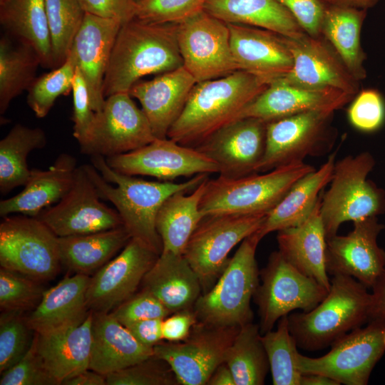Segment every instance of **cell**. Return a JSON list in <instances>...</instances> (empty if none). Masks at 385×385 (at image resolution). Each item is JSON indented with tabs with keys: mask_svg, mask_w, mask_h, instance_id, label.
<instances>
[{
	"mask_svg": "<svg viewBox=\"0 0 385 385\" xmlns=\"http://www.w3.org/2000/svg\"><path fill=\"white\" fill-rule=\"evenodd\" d=\"M334 113L309 111L267 122L265 150L257 173L330 153L337 138L331 125Z\"/></svg>",
	"mask_w": 385,
	"mask_h": 385,
	"instance_id": "cell-10",
	"label": "cell"
},
{
	"mask_svg": "<svg viewBox=\"0 0 385 385\" xmlns=\"http://www.w3.org/2000/svg\"><path fill=\"white\" fill-rule=\"evenodd\" d=\"M105 158L112 169L120 173L151 176L163 181L219 172L217 165L196 148L168 138H156L137 150Z\"/></svg>",
	"mask_w": 385,
	"mask_h": 385,
	"instance_id": "cell-18",
	"label": "cell"
},
{
	"mask_svg": "<svg viewBox=\"0 0 385 385\" xmlns=\"http://www.w3.org/2000/svg\"><path fill=\"white\" fill-rule=\"evenodd\" d=\"M155 139L145 114L129 93H117L106 98L80 148L81 153L108 158L137 150Z\"/></svg>",
	"mask_w": 385,
	"mask_h": 385,
	"instance_id": "cell-14",
	"label": "cell"
},
{
	"mask_svg": "<svg viewBox=\"0 0 385 385\" xmlns=\"http://www.w3.org/2000/svg\"><path fill=\"white\" fill-rule=\"evenodd\" d=\"M375 164L368 151L335 162L329 188L322 192L320 205L327 240L346 222L385 213V190L367 179Z\"/></svg>",
	"mask_w": 385,
	"mask_h": 385,
	"instance_id": "cell-7",
	"label": "cell"
},
{
	"mask_svg": "<svg viewBox=\"0 0 385 385\" xmlns=\"http://www.w3.org/2000/svg\"><path fill=\"white\" fill-rule=\"evenodd\" d=\"M106 378V385H180L170 365L154 354Z\"/></svg>",
	"mask_w": 385,
	"mask_h": 385,
	"instance_id": "cell-46",
	"label": "cell"
},
{
	"mask_svg": "<svg viewBox=\"0 0 385 385\" xmlns=\"http://www.w3.org/2000/svg\"><path fill=\"white\" fill-rule=\"evenodd\" d=\"M159 254L135 238L90 278L86 306L93 312H111L135 294Z\"/></svg>",
	"mask_w": 385,
	"mask_h": 385,
	"instance_id": "cell-17",
	"label": "cell"
},
{
	"mask_svg": "<svg viewBox=\"0 0 385 385\" xmlns=\"http://www.w3.org/2000/svg\"><path fill=\"white\" fill-rule=\"evenodd\" d=\"M46 135L41 128L16 124L0 140V192L5 195L24 186L31 170L27 158L34 150L44 148Z\"/></svg>",
	"mask_w": 385,
	"mask_h": 385,
	"instance_id": "cell-38",
	"label": "cell"
},
{
	"mask_svg": "<svg viewBox=\"0 0 385 385\" xmlns=\"http://www.w3.org/2000/svg\"><path fill=\"white\" fill-rule=\"evenodd\" d=\"M0 23L10 35L35 50L42 66L53 68L45 0H5L0 4Z\"/></svg>",
	"mask_w": 385,
	"mask_h": 385,
	"instance_id": "cell-35",
	"label": "cell"
},
{
	"mask_svg": "<svg viewBox=\"0 0 385 385\" xmlns=\"http://www.w3.org/2000/svg\"><path fill=\"white\" fill-rule=\"evenodd\" d=\"M76 159L60 154L46 170L31 169L24 189L16 195L0 202V215L4 217L20 214L36 217L43 210L59 202L71 188Z\"/></svg>",
	"mask_w": 385,
	"mask_h": 385,
	"instance_id": "cell-27",
	"label": "cell"
},
{
	"mask_svg": "<svg viewBox=\"0 0 385 385\" xmlns=\"http://www.w3.org/2000/svg\"><path fill=\"white\" fill-rule=\"evenodd\" d=\"M64 385H106V375L88 369L65 381Z\"/></svg>",
	"mask_w": 385,
	"mask_h": 385,
	"instance_id": "cell-57",
	"label": "cell"
},
{
	"mask_svg": "<svg viewBox=\"0 0 385 385\" xmlns=\"http://www.w3.org/2000/svg\"><path fill=\"white\" fill-rule=\"evenodd\" d=\"M5 0H0V4L3 3Z\"/></svg>",
	"mask_w": 385,
	"mask_h": 385,
	"instance_id": "cell-61",
	"label": "cell"
},
{
	"mask_svg": "<svg viewBox=\"0 0 385 385\" xmlns=\"http://www.w3.org/2000/svg\"><path fill=\"white\" fill-rule=\"evenodd\" d=\"M136 1H138V0H135Z\"/></svg>",
	"mask_w": 385,
	"mask_h": 385,
	"instance_id": "cell-62",
	"label": "cell"
},
{
	"mask_svg": "<svg viewBox=\"0 0 385 385\" xmlns=\"http://www.w3.org/2000/svg\"><path fill=\"white\" fill-rule=\"evenodd\" d=\"M227 24L231 51L238 70L268 84L289 72L293 61L284 36L260 28Z\"/></svg>",
	"mask_w": 385,
	"mask_h": 385,
	"instance_id": "cell-24",
	"label": "cell"
},
{
	"mask_svg": "<svg viewBox=\"0 0 385 385\" xmlns=\"http://www.w3.org/2000/svg\"><path fill=\"white\" fill-rule=\"evenodd\" d=\"M267 86L264 80L242 70L196 83L167 137L180 145L197 147L216 130L238 119Z\"/></svg>",
	"mask_w": 385,
	"mask_h": 385,
	"instance_id": "cell-2",
	"label": "cell"
},
{
	"mask_svg": "<svg viewBox=\"0 0 385 385\" xmlns=\"http://www.w3.org/2000/svg\"><path fill=\"white\" fill-rule=\"evenodd\" d=\"M276 330L261 335L267 355L270 371L274 385H300L301 372L296 365L299 352L297 345L291 334L288 315L280 318Z\"/></svg>",
	"mask_w": 385,
	"mask_h": 385,
	"instance_id": "cell-41",
	"label": "cell"
},
{
	"mask_svg": "<svg viewBox=\"0 0 385 385\" xmlns=\"http://www.w3.org/2000/svg\"><path fill=\"white\" fill-rule=\"evenodd\" d=\"M45 5L54 68L66 60L86 12L79 0H45Z\"/></svg>",
	"mask_w": 385,
	"mask_h": 385,
	"instance_id": "cell-42",
	"label": "cell"
},
{
	"mask_svg": "<svg viewBox=\"0 0 385 385\" xmlns=\"http://www.w3.org/2000/svg\"><path fill=\"white\" fill-rule=\"evenodd\" d=\"M203 10L227 24L260 28L285 38L307 34L277 0H207Z\"/></svg>",
	"mask_w": 385,
	"mask_h": 385,
	"instance_id": "cell-33",
	"label": "cell"
},
{
	"mask_svg": "<svg viewBox=\"0 0 385 385\" xmlns=\"http://www.w3.org/2000/svg\"><path fill=\"white\" fill-rule=\"evenodd\" d=\"M0 265L40 282L50 280L61 265L58 237L37 217H4L0 223Z\"/></svg>",
	"mask_w": 385,
	"mask_h": 385,
	"instance_id": "cell-9",
	"label": "cell"
},
{
	"mask_svg": "<svg viewBox=\"0 0 385 385\" xmlns=\"http://www.w3.org/2000/svg\"><path fill=\"white\" fill-rule=\"evenodd\" d=\"M256 232L241 242L215 284L197 300V322L239 328L252 322L251 300L260 279L256 250L261 240Z\"/></svg>",
	"mask_w": 385,
	"mask_h": 385,
	"instance_id": "cell-6",
	"label": "cell"
},
{
	"mask_svg": "<svg viewBox=\"0 0 385 385\" xmlns=\"http://www.w3.org/2000/svg\"><path fill=\"white\" fill-rule=\"evenodd\" d=\"M266 216L217 214L202 218L183 254L200 279L202 294L212 287L225 270L230 251L257 231Z\"/></svg>",
	"mask_w": 385,
	"mask_h": 385,
	"instance_id": "cell-8",
	"label": "cell"
},
{
	"mask_svg": "<svg viewBox=\"0 0 385 385\" xmlns=\"http://www.w3.org/2000/svg\"><path fill=\"white\" fill-rule=\"evenodd\" d=\"M371 289L369 321H375L385 326V267Z\"/></svg>",
	"mask_w": 385,
	"mask_h": 385,
	"instance_id": "cell-56",
	"label": "cell"
},
{
	"mask_svg": "<svg viewBox=\"0 0 385 385\" xmlns=\"http://www.w3.org/2000/svg\"><path fill=\"white\" fill-rule=\"evenodd\" d=\"M197 322L193 309L174 312L162 321V334L164 341L178 342L185 340Z\"/></svg>",
	"mask_w": 385,
	"mask_h": 385,
	"instance_id": "cell-54",
	"label": "cell"
},
{
	"mask_svg": "<svg viewBox=\"0 0 385 385\" xmlns=\"http://www.w3.org/2000/svg\"><path fill=\"white\" fill-rule=\"evenodd\" d=\"M208 179L190 194L183 191L173 194L160 207L155 225L163 250L183 254L190 236L204 217L200 211V203Z\"/></svg>",
	"mask_w": 385,
	"mask_h": 385,
	"instance_id": "cell-37",
	"label": "cell"
},
{
	"mask_svg": "<svg viewBox=\"0 0 385 385\" xmlns=\"http://www.w3.org/2000/svg\"><path fill=\"white\" fill-rule=\"evenodd\" d=\"M322 195L303 222L277 231V241L278 251L289 264L329 291L331 279L326 267L327 237L320 213Z\"/></svg>",
	"mask_w": 385,
	"mask_h": 385,
	"instance_id": "cell-29",
	"label": "cell"
},
{
	"mask_svg": "<svg viewBox=\"0 0 385 385\" xmlns=\"http://www.w3.org/2000/svg\"><path fill=\"white\" fill-rule=\"evenodd\" d=\"M93 313L90 369L106 376L153 355L111 312Z\"/></svg>",
	"mask_w": 385,
	"mask_h": 385,
	"instance_id": "cell-28",
	"label": "cell"
},
{
	"mask_svg": "<svg viewBox=\"0 0 385 385\" xmlns=\"http://www.w3.org/2000/svg\"><path fill=\"white\" fill-rule=\"evenodd\" d=\"M300 385H340L336 380L320 374H302Z\"/></svg>",
	"mask_w": 385,
	"mask_h": 385,
	"instance_id": "cell-60",
	"label": "cell"
},
{
	"mask_svg": "<svg viewBox=\"0 0 385 385\" xmlns=\"http://www.w3.org/2000/svg\"><path fill=\"white\" fill-rule=\"evenodd\" d=\"M76 68L69 54L61 65L34 79L27 90L26 102L37 118L46 117L59 96L72 91Z\"/></svg>",
	"mask_w": 385,
	"mask_h": 385,
	"instance_id": "cell-43",
	"label": "cell"
},
{
	"mask_svg": "<svg viewBox=\"0 0 385 385\" xmlns=\"http://www.w3.org/2000/svg\"><path fill=\"white\" fill-rule=\"evenodd\" d=\"M84 11L122 24L135 19V0H79Z\"/></svg>",
	"mask_w": 385,
	"mask_h": 385,
	"instance_id": "cell-53",
	"label": "cell"
},
{
	"mask_svg": "<svg viewBox=\"0 0 385 385\" xmlns=\"http://www.w3.org/2000/svg\"><path fill=\"white\" fill-rule=\"evenodd\" d=\"M93 312L85 319L44 334L35 333L43 365L56 384L89 369Z\"/></svg>",
	"mask_w": 385,
	"mask_h": 385,
	"instance_id": "cell-26",
	"label": "cell"
},
{
	"mask_svg": "<svg viewBox=\"0 0 385 385\" xmlns=\"http://www.w3.org/2000/svg\"><path fill=\"white\" fill-rule=\"evenodd\" d=\"M92 165H84L101 199L111 202L131 238L149 246L159 255L161 238L156 229V217L164 201L173 194L191 192L209 174H198L183 183L148 181L112 169L100 155L91 156Z\"/></svg>",
	"mask_w": 385,
	"mask_h": 385,
	"instance_id": "cell-1",
	"label": "cell"
},
{
	"mask_svg": "<svg viewBox=\"0 0 385 385\" xmlns=\"http://www.w3.org/2000/svg\"><path fill=\"white\" fill-rule=\"evenodd\" d=\"M337 153H332L318 169L299 178L267 214L256 232L260 240L272 232L297 226L309 216L324 188L332 180Z\"/></svg>",
	"mask_w": 385,
	"mask_h": 385,
	"instance_id": "cell-32",
	"label": "cell"
},
{
	"mask_svg": "<svg viewBox=\"0 0 385 385\" xmlns=\"http://www.w3.org/2000/svg\"><path fill=\"white\" fill-rule=\"evenodd\" d=\"M327 5L339 6L367 10L382 0H322Z\"/></svg>",
	"mask_w": 385,
	"mask_h": 385,
	"instance_id": "cell-59",
	"label": "cell"
},
{
	"mask_svg": "<svg viewBox=\"0 0 385 385\" xmlns=\"http://www.w3.org/2000/svg\"><path fill=\"white\" fill-rule=\"evenodd\" d=\"M267 122L254 118L233 120L195 147L218 166L219 175L239 178L257 173L266 143Z\"/></svg>",
	"mask_w": 385,
	"mask_h": 385,
	"instance_id": "cell-19",
	"label": "cell"
},
{
	"mask_svg": "<svg viewBox=\"0 0 385 385\" xmlns=\"http://www.w3.org/2000/svg\"><path fill=\"white\" fill-rule=\"evenodd\" d=\"M44 291L40 282L1 267L0 307L2 312L33 310L40 302Z\"/></svg>",
	"mask_w": 385,
	"mask_h": 385,
	"instance_id": "cell-45",
	"label": "cell"
},
{
	"mask_svg": "<svg viewBox=\"0 0 385 385\" xmlns=\"http://www.w3.org/2000/svg\"><path fill=\"white\" fill-rule=\"evenodd\" d=\"M121 25L117 20L86 13L69 52L86 81L96 113L105 104L103 81Z\"/></svg>",
	"mask_w": 385,
	"mask_h": 385,
	"instance_id": "cell-23",
	"label": "cell"
},
{
	"mask_svg": "<svg viewBox=\"0 0 385 385\" xmlns=\"http://www.w3.org/2000/svg\"><path fill=\"white\" fill-rule=\"evenodd\" d=\"M176 31L183 66L197 83L238 70L227 23L202 10L176 24Z\"/></svg>",
	"mask_w": 385,
	"mask_h": 385,
	"instance_id": "cell-13",
	"label": "cell"
},
{
	"mask_svg": "<svg viewBox=\"0 0 385 385\" xmlns=\"http://www.w3.org/2000/svg\"><path fill=\"white\" fill-rule=\"evenodd\" d=\"M41 65L40 58L30 46L9 36L0 40V113H5L11 102L27 91Z\"/></svg>",
	"mask_w": 385,
	"mask_h": 385,
	"instance_id": "cell-39",
	"label": "cell"
},
{
	"mask_svg": "<svg viewBox=\"0 0 385 385\" xmlns=\"http://www.w3.org/2000/svg\"><path fill=\"white\" fill-rule=\"evenodd\" d=\"M258 324L241 327L228 347L225 362L230 369L235 385H262L270 370L267 353Z\"/></svg>",
	"mask_w": 385,
	"mask_h": 385,
	"instance_id": "cell-40",
	"label": "cell"
},
{
	"mask_svg": "<svg viewBox=\"0 0 385 385\" xmlns=\"http://www.w3.org/2000/svg\"><path fill=\"white\" fill-rule=\"evenodd\" d=\"M332 88H313L292 83L283 77L267 87L247 105L240 118H254L270 122L309 111L335 112L353 99Z\"/></svg>",
	"mask_w": 385,
	"mask_h": 385,
	"instance_id": "cell-22",
	"label": "cell"
},
{
	"mask_svg": "<svg viewBox=\"0 0 385 385\" xmlns=\"http://www.w3.org/2000/svg\"><path fill=\"white\" fill-rule=\"evenodd\" d=\"M1 385H57L46 369L37 349L34 333L31 344L14 365L1 373Z\"/></svg>",
	"mask_w": 385,
	"mask_h": 385,
	"instance_id": "cell-49",
	"label": "cell"
},
{
	"mask_svg": "<svg viewBox=\"0 0 385 385\" xmlns=\"http://www.w3.org/2000/svg\"><path fill=\"white\" fill-rule=\"evenodd\" d=\"M162 319H148L133 322L125 327L133 337L147 347L164 341L162 334Z\"/></svg>",
	"mask_w": 385,
	"mask_h": 385,
	"instance_id": "cell-55",
	"label": "cell"
},
{
	"mask_svg": "<svg viewBox=\"0 0 385 385\" xmlns=\"http://www.w3.org/2000/svg\"><path fill=\"white\" fill-rule=\"evenodd\" d=\"M320 37L307 34L285 38L292 56V67L283 78L294 84L313 88H332L354 96L359 81L349 73L334 48Z\"/></svg>",
	"mask_w": 385,
	"mask_h": 385,
	"instance_id": "cell-21",
	"label": "cell"
},
{
	"mask_svg": "<svg viewBox=\"0 0 385 385\" xmlns=\"http://www.w3.org/2000/svg\"><path fill=\"white\" fill-rule=\"evenodd\" d=\"M384 353L385 326L369 321L334 342L322 356L313 358L298 352L296 365L302 374H323L340 385H366Z\"/></svg>",
	"mask_w": 385,
	"mask_h": 385,
	"instance_id": "cell-11",
	"label": "cell"
},
{
	"mask_svg": "<svg viewBox=\"0 0 385 385\" xmlns=\"http://www.w3.org/2000/svg\"><path fill=\"white\" fill-rule=\"evenodd\" d=\"M36 217L58 237L90 234L123 226L117 210L101 201L84 165L77 167L73 185L68 193Z\"/></svg>",
	"mask_w": 385,
	"mask_h": 385,
	"instance_id": "cell-16",
	"label": "cell"
},
{
	"mask_svg": "<svg viewBox=\"0 0 385 385\" xmlns=\"http://www.w3.org/2000/svg\"><path fill=\"white\" fill-rule=\"evenodd\" d=\"M277 1L291 14L307 35L322 36V25L327 7L322 0Z\"/></svg>",
	"mask_w": 385,
	"mask_h": 385,
	"instance_id": "cell-52",
	"label": "cell"
},
{
	"mask_svg": "<svg viewBox=\"0 0 385 385\" xmlns=\"http://www.w3.org/2000/svg\"><path fill=\"white\" fill-rule=\"evenodd\" d=\"M260 278L253 299L258 307L262 334L272 330L280 318L294 309L312 310L329 292L289 264L279 251L270 255Z\"/></svg>",
	"mask_w": 385,
	"mask_h": 385,
	"instance_id": "cell-12",
	"label": "cell"
},
{
	"mask_svg": "<svg viewBox=\"0 0 385 385\" xmlns=\"http://www.w3.org/2000/svg\"><path fill=\"white\" fill-rule=\"evenodd\" d=\"M182 66L176 24L133 19L121 25L115 38L103 81L104 96L129 93L143 76Z\"/></svg>",
	"mask_w": 385,
	"mask_h": 385,
	"instance_id": "cell-3",
	"label": "cell"
},
{
	"mask_svg": "<svg viewBox=\"0 0 385 385\" xmlns=\"http://www.w3.org/2000/svg\"><path fill=\"white\" fill-rule=\"evenodd\" d=\"M73 115L74 138L81 145L86 139L95 120L94 111L86 81L76 67L73 84Z\"/></svg>",
	"mask_w": 385,
	"mask_h": 385,
	"instance_id": "cell-51",
	"label": "cell"
},
{
	"mask_svg": "<svg viewBox=\"0 0 385 385\" xmlns=\"http://www.w3.org/2000/svg\"><path fill=\"white\" fill-rule=\"evenodd\" d=\"M346 235L337 234L327 240L326 267L329 274L350 276L371 288L385 267V250L377 242L384 225L377 217L353 222Z\"/></svg>",
	"mask_w": 385,
	"mask_h": 385,
	"instance_id": "cell-20",
	"label": "cell"
},
{
	"mask_svg": "<svg viewBox=\"0 0 385 385\" xmlns=\"http://www.w3.org/2000/svg\"><path fill=\"white\" fill-rule=\"evenodd\" d=\"M367 10L327 5L322 36L334 48L349 73L360 81L366 77L361 32Z\"/></svg>",
	"mask_w": 385,
	"mask_h": 385,
	"instance_id": "cell-36",
	"label": "cell"
},
{
	"mask_svg": "<svg viewBox=\"0 0 385 385\" xmlns=\"http://www.w3.org/2000/svg\"><path fill=\"white\" fill-rule=\"evenodd\" d=\"M351 125L362 132H374L385 122V101L376 89L359 91L347 111Z\"/></svg>",
	"mask_w": 385,
	"mask_h": 385,
	"instance_id": "cell-48",
	"label": "cell"
},
{
	"mask_svg": "<svg viewBox=\"0 0 385 385\" xmlns=\"http://www.w3.org/2000/svg\"><path fill=\"white\" fill-rule=\"evenodd\" d=\"M141 289L155 297L171 314L193 307L202 293L200 279L183 254L163 250L144 276Z\"/></svg>",
	"mask_w": 385,
	"mask_h": 385,
	"instance_id": "cell-30",
	"label": "cell"
},
{
	"mask_svg": "<svg viewBox=\"0 0 385 385\" xmlns=\"http://www.w3.org/2000/svg\"><path fill=\"white\" fill-rule=\"evenodd\" d=\"M315 168L304 162L239 178L208 179L200 203L203 217L217 214L267 215L302 177Z\"/></svg>",
	"mask_w": 385,
	"mask_h": 385,
	"instance_id": "cell-5",
	"label": "cell"
},
{
	"mask_svg": "<svg viewBox=\"0 0 385 385\" xmlns=\"http://www.w3.org/2000/svg\"><path fill=\"white\" fill-rule=\"evenodd\" d=\"M196 83L182 66L132 86L129 94L140 103L156 138H168L170 128L181 114Z\"/></svg>",
	"mask_w": 385,
	"mask_h": 385,
	"instance_id": "cell-25",
	"label": "cell"
},
{
	"mask_svg": "<svg viewBox=\"0 0 385 385\" xmlns=\"http://www.w3.org/2000/svg\"><path fill=\"white\" fill-rule=\"evenodd\" d=\"M130 238L123 226L90 234L58 237L61 265L76 274L88 275L116 256Z\"/></svg>",
	"mask_w": 385,
	"mask_h": 385,
	"instance_id": "cell-34",
	"label": "cell"
},
{
	"mask_svg": "<svg viewBox=\"0 0 385 385\" xmlns=\"http://www.w3.org/2000/svg\"><path fill=\"white\" fill-rule=\"evenodd\" d=\"M207 0H138L135 19L158 24H178L204 9Z\"/></svg>",
	"mask_w": 385,
	"mask_h": 385,
	"instance_id": "cell-47",
	"label": "cell"
},
{
	"mask_svg": "<svg viewBox=\"0 0 385 385\" xmlns=\"http://www.w3.org/2000/svg\"><path fill=\"white\" fill-rule=\"evenodd\" d=\"M24 312H2L0 317V372L19 361L29 350L34 337Z\"/></svg>",
	"mask_w": 385,
	"mask_h": 385,
	"instance_id": "cell-44",
	"label": "cell"
},
{
	"mask_svg": "<svg viewBox=\"0 0 385 385\" xmlns=\"http://www.w3.org/2000/svg\"><path fill=\"white\" fill-rule=\"evenodd\" d=\"M356 279L335 274L324 299L314 309L288 315L289 329L297 347L324 349L370 318L371 294Z\"/></svg>",
	"mask_w": 385,
	"mask_h": 385,
	"instance_id": "cell-4",
	"label": "cell"
},
{
	"mask_svg": "<svg viewBox=\"0 0 385 385\" xmlns=\"http://www.w3.org/2000/svg\"><path fill=\"white\" fill-rule=\"evenodd\" d=\"M207 385H235L233 374L224 361L213 371L207 383Z\"/></svg>",
	"mask_w": 385,
	"mask_h": 385,
	"instance_id": "cell-58",
	"label": "cell"
},
{
	"mask_svg": "<svg viewBox=\"0 0 385 385\" xmlns=\"http://www.w3.org/2000/svg\"><path fill=\"white\" fill-rule=\"evenodd\" d=\"M111 312L124 326L148 319H163L171 314L155 297L142 289Z\"/></svg>",
	"mask_w": 385,
	"mask_h": 385,
	"instance_id": "cell-50",
	"label": "cell"
},
{
	"mask_svg": "<svg viewBox=\"0 0 385 385\" xmlns=\"http://www.w3.org/2000/svg\"><path fill=\"white\" fill-rule=\"evenodd\" d=\"M239 327H222L197 322L183 341H163L153 354L166 361L181 385H205L225 361Z\"/></svg>",
	"mask_w": 385,
	"mask_h": 385,
	"instance_id": "cell-15",
	"label": "cell"
},
{
	"mask_svg": "<svg viewBox=\"0 0 385 385\" xmlns=\"http://www.w3.org/2000/svg\"><path fill=\"white\" fill-rule=\"evenodd\" d=\"M88 275L65 277L43 297L26 321L34 332L44 334L83 322L89 310L86 306Z\"/></svg>",
	"mask_w": 385,
	"mask_h": 385,
	"instance_id": "cell-31",
	"label": "cell"
}]
</instances>
